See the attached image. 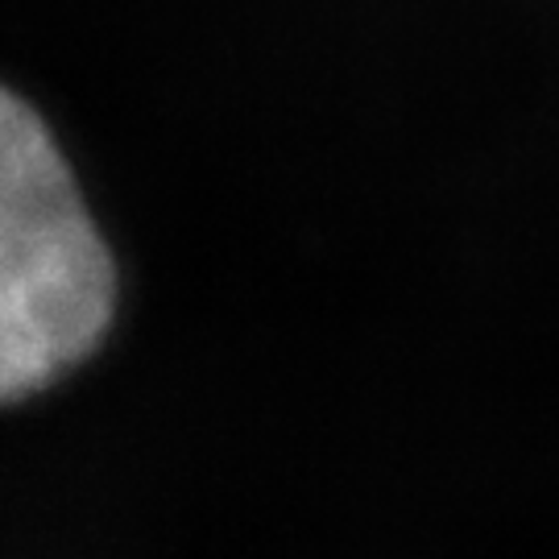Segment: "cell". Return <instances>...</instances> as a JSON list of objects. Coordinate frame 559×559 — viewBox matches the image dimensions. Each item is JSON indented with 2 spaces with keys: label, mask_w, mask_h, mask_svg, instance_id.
Returning a JSON list of instances; mask_svg holds the SVG:
<instances>
[{
  "label": "cell",
  "mask_w": 559,
  "mask_h": 559,
  "mask_svg": "<svg viewBox=\"0 0 559 559\" xmlns=\"http://www.w3.org/2000/svg\"><path fill=\"white\" fill-rule=\"evenodd\" d=\"M117 316V265L92 212L0 240V402L55 385L92 357Z\"/></svg>",
  "instance_id": "cell-1"
},
{
  "label": "cell",
  "mask_w": 559,
  "mask_h": 559,
  "mask_svg": "<svg viewBox=\"0 0 559 559\" xmlns=\"http://www.w3.org/2000/svg\"><path fill=\"white\" fill-rule=\"evenodd\" d=\"M87 207L50 124L0 87V240Z\"/></svg>",
  "instance_id": "cell-2"
}]
</instances>
